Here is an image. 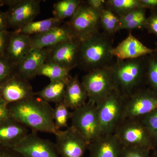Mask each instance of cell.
I'll return each instance as SVG.
<instances>
[{
  "label": "cell",
  "mask_w": 157,
  "mask_h": 157,
  "mask_svg": "<svg viewBox=\"0 0 157 157\" xmlns=\"http://www.w3.org/2000/svg\"><path fill=\"white\" fill-rule=\"evenodd\" d=\"M71 116L72 111L63 101L56 104L53 108V117L57 131L68 127V121L71 119Z\"/></svg>",
  "instance_id": "cell-28"
},
{
  "label": "cell",
  "mask_w": 157,
  "mask_h": 157,
  "mask_svg": "<svg viewBox=\"0 0 157 157\" xmlns=\"http://www.w3.org/2000/svg\"><path fill=\"white\" fill-rule=\"evenodd\" d=\"M141 7L144 9L145 8H157V0H139Z\"/></svg>",
  "instance_id": "cell-41"
},
{
  "label": "cell",
  "mask_w": 157,
  "mask_h": 157,
  "mask_svg": "<svg viewBox=\"0 0 157 157\" xmlns=\"http://www.w3.org/2000/svg\"><path fill=\"white\" fill-rule=\"evenodd\" d=\"M100 14L82 1L76 13L67 22L74 37L83 41L100 32Z\"/></svg>",
  "instance_id": "cell-8"
},
{
  "label": "cell",
  "mask_w": 157,
  "mask_h": 157,
  "mask_svg": "<svg viewBox=\"0 0 157 157\" xmlns=\"http://www.w3.org/2000/svg\"><path fill=\"white\" fill-rule=\"evenodd\" d=\"M100 24L103 33L108 36H112L119 31V17L105 7L100 14Z\"/></svg>",
  "instance_id": "cell-27"
},
{
  "label": "cell",
  "mask_w": 157,
  "mask_h": 157,
  "mask_svg": "<svg viewBox=\"0 0 157 157\" xmlns=\"http://www.w3.org/2000/svg\"><path fill=\"white\" fill-rule=\"evenodd\" d=\"M147 18L145 13L136 17L126 24L121 26L120 27L119 31L121 30H132L135 29L140 28L141 27L144 26Z\"/></svg>",
  "instance_id": "cell-33"
},
{
  "label": "cell",
  "mask_w": 157,
  "mask_h": 157,
  "mask_svg": "<svg viewBox=\"0 0 157 157\" xmlns=\"http://www.w3.org/2000/svg\"><path fill=\"white\" fill-rule=\"evenodd\" d=\"M71 120V125L89 144L102 135L95 104L87 102L73 110Z\"/></svg>",
  "instance_id": "cell-7"
},
{
  "label": "cell",
  "mask_w": 157,
  "mask_h": 157,
  "mask_svg": "<svg viewBox=\"0 0 157 157\" xmlns=\"http://www.w3.org/2000/svg\"><path fill=\"white\" fill-rule=\"evenodd\" d=\"M11 32H0V57L6 56V51L10 39Z\"/></svg>",
  "instance_id": "cell-35"
},
{
  "label": "cell",
  "mask_w": 157,
  "mask_h": 157,
  "mask_svg": "<svg viewBox=\"0 0 157 157\" xmlns=\"http://www.w3.org/2000/svg\"><path fill=\"white\" fill-rule=\"evenodd\" d=\"M0 90H1V85H0Z\"/></svg>",
  "instance_id": "cell-43"
},
{
  "label": "cell",
  "mask_w": 157,
  "mask_h": 157,
  "mask_svg": "<svg viewBox=\"0 0 157 157\" xmlns=\"http://www.w3.org/2000/svg\"><path fill=\"white\" fill-rule=\"evenodd\" d=\"M75 38L67 23L56 27L43 33L30 36L32 48H50Z\"/></svg>",
  "instance_id": "cell-16"
},
{
  "label": "cell",
  "mask_w": 157,
  "mask_h": 157,
  "mask_svg": "<svg viewBox=\"0 0 157 157\" xmlns=\"http://www.w3.org/2000/svg\"><path fill=\"white\" fill-rule=\"evenodd\" d=\"M142 57L134 59H116L109 67L115 89L124 97L130 95L141 88L146 75Z\"/></svg>",
  "instance_id": "cell-3"
},
{
  "label": "cell",
  "mask_w": 157,
  "mask_h": 157,
  "mask_svg": "<svg viewBox=\"0 0 157 157\" xmlns=\"http://www.w3.org/2000/svg\"><path fill=\"white\" fill-rule=\"evenodd\" d=\"M32 49L30 36L17 33L11 32L6 56L15 66L22 61Z\"/></svg>",
  "instance_id": "cell-20"
},
{
  "label": "cell",
  "mask_w": 157,
  "mask_h": 157,
  "mask_svg": "<svg viewBox=\"0 0 157 157\" xmlns=\"http://www.w3.org/2000/svg\"><path fill=\"white\" fill-rule=\"evenodd\" d=\"M145 13V9L140 8L131 11L128 14H125L123 16L119 17L120 22V27L121 26L126 24L133 19L139 17L142 14Z\"/></svg>",
  "instance_id": "cell-34"
},
{
  "label": "cell",
  "mask_w": 157,
  "mask_h": 157,
  "mask_svg": "<svg viewBox=\"0 0 157 157\" xmlns=\"http://www.w3.org/2000/svg\"><path fill=\"white\" fill-rule=\"evenodd\" d=\"M105 7L119 17L136 9L142 8L139 0H107L105 2Z\"/></svg>",
  "instance_id": "cell-26"
},
{
  "label": "cell",
  "mask_w": 157,
  "mask_h": 157,
  "mask_svg": "<svg viewBox=\"0 0 157 157\" xmlns=\"http://www.w3.org/2000/svg\"><path fill=\"white\" fill-rule=\"evenodd\" d=\"M139 119L148 129L155 148L157 146V108Z\"/></svg>",
  "instance_id": "cell-29"
},
{
  "label": "cell",
  "mask_w": 157,
  "mask_h": 157,
  "mask_svg": "<svg viewBox=\"0 0 157 157\" xmlns=\"http://www.w3.org/2000/svg\"><path fill=\"white\" fill-rule=\"evenodd\" d=\"M144 26L150 32L157 35V13L152 14L148 18H147Z\"/></svg>",
  "instance_id": "cell-37"
},
{
  "label": "cell",
  "mask_w": 157,
  "mask_h": 157,
  "mask_svg": "<svg viewBox=\"0 0 157 157\" xmlns=\"http://www.w3.org/2000/svg\"><path fill=\"white\" fill-rule=\"evenodd\" d=\"M82 2L81 0H61L53 5V14L56 19L63 21L71 18Z\"/></svg>",
  "instance_id": "cell-25"
},
{
  "label": "cell",
  "mask_w": 157,
  "mask_h": 157,
  "mask_svg": "<svg viewBox=\"0 0 157 157\" xmlns=\"http://www.w3.org/2000/svg\"><path fill=\"white\" fill-rule=\"evenodd\" d=\"M81 82L87 93L88 102L95 105L115 90L109 67L88 72Z\"/></svg>",
  "instance_id": "cell-6"
},
{
  "label": "cell",
  "mask_w": 157,
  "mask_h": 157,
  "mask_svg": "<svg viewBox=\"0 0 157 157\" xmlns=\"http://www.w3.org/2000/svg\"><path fill=\"white\" fill-rule=\"evenodd\" d=\"M15 70L16 66L6 56L0 57V85L14 75Z\"/></svg>",
  "instance_id": "cell-31"
},
{
  "label": "cell",
  "mask_w": 157,
  "mask_h": 157,
  "mask_svg": "<svg viewBox=\"0 0 157 157\" xmlns=\"http://www.w3.org/2000/svg\"><path fill=\"white\" fill-rule=\"evenodd\" d=\"M0 6H1V4H0Z\"/></svg>",
  "instance_id": "cell-44"
},
{
  "label": "cell",
  "mask_w": 157,
  "mask_h": 157,
  "mask_svg": "<svg viewBox=\"0 0 157 157\" xmlns=\"http://www.w3.org/2000/svg\"><path fill=\"white\" fill-rule=\"evenodd\" d=\"M124 100L125 97L115 89L96 104L102 135L114 133L121 121Z\"/></svg>",
  "instance_id": "cell-4"
},
{
  "label": "cell",
  "mask_w": 157,
  "mask_h": 157,
  "mask_svg": "<svg viewBox=\"0 0 157 157\" xmlns=\"http://www.w3.org/2000/svg\"><path fill=\"white\" fill-rule=\"evenodd\" d=\"M157 108V93L149 88H141L130 95L125 97L121 121L128 119L139 118Z\"/></svg>",
  "instance_id": "cell-9"
},
{
  "label": "cell",
  "mask_w": 157,
  "mask_h": 157,
  "mask_svg": "<svg viewBox=\"0 0 157 157\" xmlns=\"http://www.w3.org/2000/svg\"><path fill=\"white\" fill-rule=\"evenodd\" d=\"M151 151L137 147H124L122 157H151Z\"/></svg>",
  "instance_id": "cell-32"
},
{
  "label": "cell",
  "mask_w": 157,
  "mask_h": 157,
  "mask_svg": "<svg viewBox=\"0 0 157 157\" xmlns=\"http://www.w3.org/2000/svg\"><path fill=\"white\" fill-rule=\"evenodd\" d=\"M35 96L29 80L16 73L1 85L0 97L8 104L24 101Z\"/></svg>",
  "instance_id": "cell-14"
},
{
  "label": "cell",
  "mask_w": 157,
  "mask_h": 157,
  "mask_svg": "<svg viewBox=\"0 0 157 157\" xmlns=\"http://www.w3.org/2000/svg\"><path fill=\"white\" fill-rule=\"evenodd\" d=\"M156 50L148 48L135 38L131 33L116 47L112 54L117 59H134L152 54Z\"/></svg>",
  "instance_id": "cell-15"
},
{
  "label": "cell",
  "mask_w": 157,
  "mask_h": 157,
  "mask_svg": "<svg viewBox=\"0 0 157 157\" xmlns=\"http://www.w3.org/2000/svg\"><path fill=\"white\" fill-rule=\"evenodd\" d=\"M29 133L27 127L10 118L0 124V146L14 148Z\"/></svg>",
  "instance_id": "cell-19"
},
{
  "label": "cell",
  "mask_w": 157,
  "mask_h": 157,
  "mask_svg": "<svg viewBox=\"0 0 157 157\" xmlns=\"http://www.w3.org/2000/svg\"><path fill=\"white\" fill-rule=\"evenodd\" d=\"M87 93L78 75L70 76L65 90L63 102L70 109H74L87 103Z\"/></svg>",
  "instance_id": "cell-21"
},
{
  "label": "cell",
  "mask_w": 157,
  "mask_h": 157,
  "mask_svg": "<svg viewBox=\"0 0 157 157\" xmlns=\"http://www.w3.org/2000/svg\"><path fill=\"white\" fill-rule=\"evenodd\" d=\"M0 157H25L13 148L0 146Z\"/></svg>",
  "instance_id": "cell-38"
},
{
  "label": "cell",
  "mask_w": 157,
  "mask_h": 157,
  "mask_svg": "<svg viewBox=\"0 0 157 157\" xmlns=\"http://www.w3.org/2000/svg\"><path fill=\"white\" fill-rule=\"evenodd\" d=\"M85 2L90 8L100 13L105 8L106 1L104 0H87Z\"/></svg>",
  "instance_id": "cell-39"
},
{
  "label": "cell",
  "mask_w": 157,
  "mask_h": 157,
  "mask_svg": "<svg viewBox=\"0 0 157 157\" xmlns=\"http://www.w3.org/2000/svg\"><path fill=\"white\" fill-rule=\"evenodd\" d=\"M151 157H157V146L152 151Z\"/></svg>",
  "instance_id": "cell-42"
},
{
  "label": "cell",
  "mask_w": 157,
  "mask_h": 157,
  "mask_svg": "<svg viewBox=\"0 0 157 157\" xmlns=\"http://www.w3.org/2000/svg\"><path fill=\"white\" fill-rule=\"evenodd\" d=\"M40 0H18L6 11L9 28L14 31L33 21L40 12Z\"/></svg>",
  "instance_id": "cell-13"
},
{
  "label": "cell",
  "mask_w": 157,
  "mask_h": 157,
  "mask_svg": "<svg viewBox=\"0 0 157 157\" xmlns=\"http://www.w3.org/2000/svg\"><path fill=\"white\" fill-rule=\"evenodd\" d=\"M80 44V40L73 38L48 48L45 62H53L72 70L78 66Z\"/></svg>",
  "instance_id": "cell-12"
},
{
  "label": "cell",
  "mask_w": 157,
  "mask_h": 157,
  "mask_svg": "<svg viewBox=\"0 0 157 157\" xmlns=\"http://www.w3.org/2000/svg\"><path fill=\"white\" fill-rule=\"evenodd\" d=\"M48 53V48H32L27 56L16 66L15 73L29 81L37 76L39 69L46 61Z\"/></svg>",
  "instance_id": "cell-18"
},
{
  "label": "cell",
  "mask_w": 157,
  "mask_h": 157,
  "mask_svg": "<svg viewBox=\"0 0 157 157\" xmlns=\"http://www.w3.org/2000/svg\"><path fill=\"white\" fill-rule=\"evenodd\" d=\"M13 149L25 157H60L55 144L36 132L29 133Z\"/></svg>",
  "instance_id": "cell-11"
},
{
  "label": "cell",
  "mask_w": 157,
  "mask_h": 157,
  "mask_svg": "<svg viewBox=\"0 0 157 157\" xmlns=\"http://www.w3.org/2000/svg\"><path fill=\"white\" fill-rule=\"evenodd\" d=\"M124 146L114 134L103 135L90 144V157H122Z\"/></svg>",
  "instance_id": "cell-17"
},
{
  "label": "cell",
  "mask_w": 157,
  "mask_h": 157,
  "mask_svg": "<svg viewBox=\"0 0 157 157\" xmlns=\"http://www.w3.org/2000/svg\"><path fill=\"white\" fill-rule=\"evenodd\" d=\"M62 22V21L54 17H51L39 21H33L14 31L32 36L45 33L53 28L61 25Z\"/></svg>",
  "instance_id": "cell-23"
},
{
  "label": "cell",
  "mask_w": 157,
  "mask_h": 157,
  "mask_svg": "<svg viewBox=\"0 0 157 157\" xmlns=\"http://www.w3.org/2000/svg\"><path fill=\"white\" fill-rule=\"evenodd\" d=\"M112 36L99 32L81 41L78 66L82 70L90 71L109 67L113 64Z\"/></svg>",
  "instance_id": "cell-2"
},
{
  "label": "cell",
  "mask_w": 157,
  "mask_h": 157,
  "mask_svg": "<svg viewBox=\"0 0 157 157\" xmlns=\"http://www.w3.org/2000/svg\"><path fill=\"white\" fill-rule=\"evenodd\" d=\"M70 71L56 63L45 62L39 69L37 76L48 77L50 81H58L70 78Z\"/></svg>",
  "instance_id": "cell-24"
},
{
  "label": "cell",
  "mask_w": 157,
  "mask_h": 157,
  "mask_svg": "<svg viewBox=\"0 0 157 157\" xmlns=\"http://www.w3.org/2000/svg\"><path fill=\"white\" fill-rule=\"evenodd\" d=\"M146 76L149 88L157 94V55L154 56L149 61Z\"/></svg>",
  "instance_id": "cell-30"
},
{
  "label": "cell",
  "mask_w": 157,
  "mask_h": 157,
  "mask_svg": "<svg viewBox=\"0 0 157 157\" xmlns=\"http://www.w3.org/2000/svg\"><path fill=\"white\" fill-rule=\"evenodd\" d=\"M9 28V21L6 11H0V32L8 31Z\"/></svg>",
  "instance_id": "cell-40"
},
{
  "label": "cell",
  "mask_w": 157,
  "mask_h": 157,
  "mask_svg": "<svg viewBox=\"0 0 157 157\" xmlns=\"http://www.w3.org/2000/svg\"><path fill=\"white\" fill-rule=\"evenodd\" d=\"M70 78L64 80L50 81L44 88L35 92V96L49 103L53 102L56 104L62 102L63 101L65 90Z\"/></svg>",
  "instance_id": "cell-22"
},
{
  "label": "cell",
  "mask_w": 157,
  "mask_h": 157,
  "mask_svg": "<svg viewBox=\"0 0 157 157\" xmlns=\"http://www.w3.org/2000/svg\"><path fill=\"white\" fill-rule=\"evenodd\" d=\"M10 104L11 117L32 132L56 134L58 131L54 122L53 108L48 102L35 96Z\"/></svg>",
  "instance_id": "cell-1"
},
{
  "label": "cell",
  "mask_w": 157,
  "mask_h": 157,
  "mask_svg": "<svg viewBox=\"0 0 157 157\" xmlns=\"http://www.w3.org/2000/svg\"><path fill=\"white\" fill-rule=\"evenodd\" d=\"M55 146L60 157H84L89 144L72 125L55 135Z\"/></svg>",
  "instance_id": "cell-10"
},
{
  "label": "cell",
  "mask_w": 157,
  "mask_h": 157,
  "mask_svg": "<svg viewBox=\"0 0 157 157\" xmlns=\"http://www.w3.org/2000/svg\"><path fill=\"white\" fill-rule=\"evenodd\" d=\"M11 117L9 104L0 97V124Z\"/></svg>",
  "instance_id": "cell-36"
},
{
  "label": "cell",
  "mask_w": 157,
  "mask_h": 157,
  "mask_svg": "<svg viewBox=\"0 0 157 157\" xmlns=\"http://www.w3.org/2000/svg\"><path fill=\"white\" fill-rule=\"evenodd\" d=\"M124 147L155 149L150 133L140 119H128L121 122L114 133Z\"/></svg>",
  "instance_id": "cell-5"
}]
</instances>
